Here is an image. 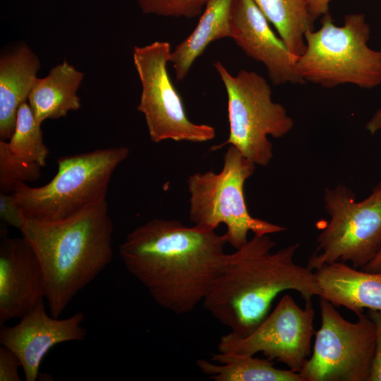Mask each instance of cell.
I'll return each instance as SVG.
<instances>
[{"instance_id": "e0dca14e", "label": "cell", "mask_w": 381, "mask_h": 381, "mask_svg": "<svg viewBox=\"0 0 381 381\" xmlns=\"http://www.w3.org/2000/svg\"><path fill=\"white\" fill-rule=\"evenodd\" d=\"M237 0H208L193 32L171 52L177 81L188 74L193 63L212 42L231 38L232 15Z\"/></svg>"}, {"instance_id": "484cf974", "label": "cell", "mask_w": 381, "mask_h": 381, "mask_svg": "<svg viewBox=\"0 0 381 381\" xmlns=\"http://www.w3.org/2000/svg\"><path fill=\"white\" fill-rule=\"evenodd\" d=\"M375 327V349L369 381H381V310H368Z\"/></svg>"}, {"instance_id": "7402d4cb", "label": "cell", "mask_w": 381, "mask_h": 381, "mask_svg": "<svg viewBox=\"0 0 381 381\" xmlns=\"http://www.w3.org/2000/svg\"><path fill=\"white\" fill-rule=\"evenodd\" d=\"M42 167L14 157L8 150L6 141L0 140V190L11 193L20 183L35 181L41 176Z\"/></svg>"}, {"instance_id": "6da1fadb", "label": "cell", "mask_w": 381, "mask_h": 381, "mask_svg": "<svg viewBox=\"0 0 381 381\" xmlns=\"http://www.w3.org/2000/svg\"><path fill=\"white\" fill-rule=\"evenodd\" d=\"M226 243L215 230L153 219L131 231L119 253L128 272L159 306L183 315L202 303L221 274Z\"/></svg>"}, {"instance_id": "8fae6325", "label": "cell", "mask_w": 381, "mask_h": 381, "mask_svg": "<svg viewBox=\"0 0 381 381\" xmlns=\"http://www.w3.org/2000/svg\"><path fill=\"white\" fill-rule=\"evenodd\" d=\"M314 318L312 303L301 308L291 295L284 294L250 334L241 337L230 332L223 335L218 351L250 356L262 353L267 359L275 360L299 373L312 353Z\"/></svg>"}, {"instance_id": "d6986e66", "label": "cell", "mask_w": 381, "mask_h": 381, "mask_svg": "<svg viewBox=\"0 0 381 381\" xmlns=\"http://www.w3.org/2000/svg\"><path fill=\"white\" fill-rule=\"evenodd\" d=\"M211 361L200 358L196 365L215 381H303L299 373L279 369L268 359L236 352H219Z\"/></svg>"}, {"instance_id": "2e32d148", "label": "cell", "mask_w": 381, "mask_h": 381, "mask_svg": "<svg viewBox=\"0 0 381 381\" xmlns=\"http://www.w3.org/2000/svg\"><path fill=\"white\" fill-rule=\"evenodd\" d=\"M40 68L37 56L25 44L1 55L0 140L11 137L18 108L28 99Z\"/></svg>"}, {"instance_id": "30bf717a", "label": "cell", "mask_w": 381, "mask_h": 381, "mask_svg": "<svg viewBox=\"0 0 381 381\" xmlns=\"http://www.w3.org/2000/svg\"><path fill=\"white\" fill-rule=\"evenodd\" d=\"M167 42L155 41L133 49L142 91L138 110L143 114L150 140L203 143L215 137L214 127L192 122L167 70L171 55Z\"/></svg>"}, {"instance_id": "3957f363", "label": "cell", "mask_w": 381, "mask_h": 381, "mask_svg": "<svg viewBox=\"0 0 381 381\" xmlns=\"http://www.w3.org/2000/svg\"><path fill=\"white\" fill-rule=\"evenodd\" d=\"M113 230L106 200L63 221L27 220L20 231L42 267L52 316L59 318L111 263Z\"/></svg>"}, {"instance_id": "603a6c76", "label": "cell", "mask_w": 381, "mask_h": 381, "mask_svg": "<svg viewBox=\"0 0 381 381\" xmlns=\"http://www.w3.org/2000/svg\"><path fill=\"white\" fill-rule=\"evenodd\" d=\"M143 13L193 18L200 16L208 0H135Z\"/></svg>"}, {"instance_id": "277c9868", "label": "cell", "mask_w": 381, "mask_h": 381, "mask_svg": "<svg viewBox=\"0 0 381 381\" xmlns=\"http://www.w3.org/2000/svg\"><path fill=\"white\" fill-rule=\"evenodd\" d=\"M129 153L128 147L120 146L61 157L57 173L48 183H20L11 193L28 220L69 219L106 200L113 173Z\"/></svg>"}, {"instance_id": "ffe728a7", "label": "cell", "mask_w": 381, "mask_h": 381, "mask_svg": "<svg viewBox=\"0 0 381 381\" xmlns=\"http://www.w3.org/2000/svg\"><path fill=\"white\" fill-rule=\"evenodd\" d=\"M267 20L276 28L279 37L294 56L306 48L304 34L313 30L306 0H254Z\"/></svg>"}, {"instance_id": "f1b7e54d", "label": "cell", "mask_w": 381, "mask_h": 381, "mask_svg": "<svg viewBox=\"0 0 381 381\" xmlns=\"http://www.w3.org/2000/svg\"><path fill=\"white\" fill-rule=\"evenodd\" d=\"M361 270L369 272H380L381 271V250L375 256V258L370 261L368 265L363 267Z\"/></svg>"}, {"instance_id": "44dd1931", "label": "cell", "mask_w": 381, "mask_h": 381, "mask_svg": "<svg viewBox=\"0 0 381 381\" xmlns=\"http://www.w3.org/2000/svg\"><path fill=\"white\" fill-rule=\"evenodd\" d=\"M6 145L14 157L42 167L46 165L49 150L43 140L41 126L27 102L18 108L14 131Z\"/></svg>"}, {"instance_id": "ba28073f", "label": "cell", "mask_w": 381, "mask_h": 381, "mask_svg": "<svg viewBox=\"0 0 381 381\" xmlns=\"http://www.w3.org/2000/svg\"><path fill=\"white\" fill-rule=\"evenodd\" d=\"M324 203L330 219L318 236L307 267L315 271L325 264L350 262L362 269L381 250V183L361 201L344 185L326 188Z\"/></svg>"}, {"instance_id": "4316f807", "label": "cell", "mask_w": 381, "mask_h": 381, "mask_svg": "<svg viewBox=\"0 0 381 381\" xmlns=\"http://www.w3.org/2000/svg\"><path fill=\"white\" fill-rule=\"evenodd\" d=\"M332 0H306L309 16L313 24L315 20L320 16H324L329 12V3Z\"/></svg>"}, {"instance_id": "cb8c5ba5", "label": "cell", "mask_w": 381, "mask_h": 381, "mask_svg": "<svg viewBox=\"0 0 381 381\" xmlns=\"http://www.w3.org/2000/svg\"><path fill=\"white\" fill-rule=\"evenodd\" d=\"M0 217L4 223L20 231L28 220L12 193H0Z\"/></svg>"}, {"instance_id": "5bb4252c", "label": "cell", "mask_w": 381, "mask_h": 381, "mask_svg": "<svg viewBox=\"0 0 381 381\" xmlns=\"http://www.w3.org/2000/svg\"><path fill=\"white\" fill-rule=\"evenodd\" d=\"M248 57L261 62L272 84H304L296 68L297 56L271 29L254 0H237L231 38Z\"/></svg>"}, {"instance_id": "52a82bcc", "label": "cell", "mask_w": 381, "mask_h": 381, "mask_svg": "<svg viewBox=\"0 0 381 381\" xmlns=\"http://www.w3.org/2000/svg\"><path fill=\"white\" fill-rule=\"evenodd\" d=\"M213 66L226 91L229 134L210 150L233 145L255 164L267 165L273 157L267 136L286 135L294 126L293 119L283 105L272 101L270 85L256 72L241 69L233 75L219 61Z\"/></svg>"}, {"instance_id": "9c48e42d", "label": "cell", "mask_w": 381, "mask_h": 381, "mask_svg": "<svg viewBox=\"0 0 381 381\" xmlns=\"http://www.w3.org/2000/svg\"><path fill=\"white\" fill-rule=\"evenodd\" d=\"M320 298V327L311 355L299 373L303 381H369L375 349V327L368 314L345 319Z\"/></svg>"}, {"instance_id": "83f0119b", "label": "cell", "mask_w": 381, "mask_h": 381, "mask_svg": "<svg viewBox=\"0 0 381 381\" xmlns=\"http://www.w3.org/2000/svg\"><path fill=\"white\" fill-rule=\"evenodd\" d=\"M365 129L371 134L374 135L381 131V108L377 109L366 123Z\"/></svg>"}, {"instance_id": "5b68a950", "label": "cell", "mask_w": 381, "mask_h": 381, "mask_svg": "<svg viewBox=\"0 0 381 381\" xmlns=\"http://www.w3.org/2000/svg\"><path fill=\"white\" fill-rule=\"evenodd\" d=\"M370 37L364 14H346L342 26H337L328 12L319 30L305 32L306 48L297 58L296 71L304 83L326 88L353 84L373 89L381 84V50L368 46Z\"/></svg>"}, {"instance_id": "d4e9b609", "label": "cell", "mask_w": 381, "mask_h": 381, "mask_svg": "<svg viewBox=\"0 0 381 381\" xmlns=\"http://www.w3.org/2000/svg\"><path fill=\"white\" fill-rule=\"evenodd\" d=\"M22 363L18 356L8 348L0 347V381H20L18 374Z\"/></svg>"}, {"instance_id": "ac0fdd59", "label": "cell", "mask_w": 381, "mask_h": 381, "mask_svg": "<svg viewBox=\"0 0 381 381\" xmlns=\"http://www.w3.org/2000/svg\"><path fill=\"white\" fill-rule=\"evenodd\" d=\"M83 78V73L66 60L53 67L46 77L38 78L28 101L39 125L46 119H59L80 109L77 92Z\"/></svg>"}, {"instance_id": "4fadbf2b", "label": "cell", "mask_w": 381, "mask_h": 381, "mask_svg": "<svg viewBox=\"0 0 381 381\" xmlns=\"http://www.w3.org/2000/svg\"><path fill=\"white\" fill-rule=\"evenodd\" d=\"M46 296L40 262L28 241L6 238L0 244V324L21 318Z\"/></svg>"}, {"instance_id": "7c38bea8", "label": "cell", "mask_w": 381, "mask_h": 381, "mask_svg": "<svg viewBox=\"0 0 381 381\" xmlns=\"http://www.w3.org/2000/svg\"><path fill=\"white\" fill-rule=\"evenodd\" d=\"M84 318L80 312L64 319L49 316L42 302L21 318L17 325L1 327L0 344L18 356L25 380L35 381L41 362L53 346L85 338L87 332L82 326Z\"/></svg>"}, {"instance_id": "8992f818", "label": "cell", "mask_w": 381, "mask_h": 381, "mask_svg": "<svg viewBox=\"0 0 381 381\" xmlns=\"http://www.w3.org/2000/svg\"><path fill=\"white\" fill-rule=\"evenodd\" d=\"M255 164L234 146L224 155L219 173L196 172L187 179L190 194L189 219L198 226L215 230L226 226L227 243L238 249L248 242V234L262 236L286 231V227L252 217L246 203L243 186L254 173Z\"/></svg>"}, {"instance_id": "9a60e30c", "label": "cell", "mask_w": 381, "mask_h": 381, "mask_svg": "<svg viewBox=\"0 0 381 381\" xmlns=\"http://www.w3.org/2000/svg\"><path fill=\"white\" fill-rule=\"evenodd\" d=\"M314 273L319 298L356 315L365 308L381 310V271H365L344 262H334L322 265Z\"/></svg>"}, {"instance_id": "7a4b0ae2", "label": "cell", "mask_w": 381, "mask_h": 381, "mask_svg": "<svg viewBox=\"0 0 381 381\" xmlns=\"http://www.w3.org/2000/svg\"><path fill=\"white\" fill-rule=\"evenodd\" d=\"M276 245L268 234L254 235L227 253L221 274L202 301L213 318L241 337L265 318L282 291L298 292L306 303L320 294L314 271L294 261L299 243L272 252Z\"/></svg>"}]
</instances>
